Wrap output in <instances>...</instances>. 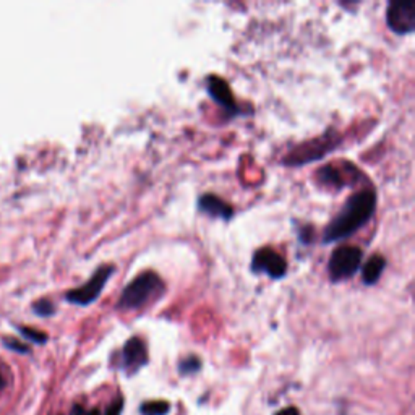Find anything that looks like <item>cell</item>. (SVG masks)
<instances>
[{"mask_svg": "<svg viewBox=\"0 0 415 415\" xmlns=\"http://www.w3.org/2000/svg\"><path fill=\"white\" fill-rule=\"evenodd\" d=\"M378 196L372 187L357 191L346 200L344 206L333 217L331 222L323 230V244L341 242L355 232H359L364 226L368 224L377 213Z\"/></svg>", "mask_w": 415, "mask_h": 415, "instance_id": "1", "label": "cell"}, {"mask_svg": "<svg viewBox=\"0 0 415 415\" xmlns=\"http://www.w3.org/2000/svg\"><path fill=\"white\" fill-rule=\"evenodd\" d=\"M166 294V284L156 271H143L125 285L115 309L120 311H135L150 305Z\"/></svg>", "mask_w": 415, "mask_h": 415, "instance_id": "2", "label": "cell"}, {"mask_svg": "<svg viewBox=\"0 0 415 415\" xmlns=\"http://www.w3.org/2000/svg\"><path fill=\"white\" fill-rule=\"evenodd\" d=\"M339 145H341V137H339V133L334 128H329V130L321 133L320 137L313 138V140L303 141L300 145L294 146L285 154L283 163L289 167L307 166V164L323 159L327 154L333 153Z\"/></svg>", "mask_w": 415, "mask_h": 415, "instance_id": "3", "label": "cell"}, {"mask_svg": "<svg viewBox=\"0 0 415 415\" xmlns=\"http://www.w3.org/2000/svg\"><path fill=\"white\" fill-rule=\"evenodd\" d=\"M364 265V250L355 245H341L334 248L328 261V274L331 283H342L359 273Z\"/></svg>", "mask_w": 415, "mask_h": 415, "instance_id": "4", "label": "cell"}, {"mask_svg": "<svg viewBox=\"0 0 415 415\" xmlns=\"http://www.w3.org/2000/svg\"><path fill=\"white\" fill-rule=\"evenodd\" d=\"M316 182L324 189L344 190L347 187H354L364 180V174L357 169L352 163L347 161H339V163H329L320 167L315 174Z\"/></svg>", "mask_w": 415, "mask_h": 415, "instance_id": "5", "label": "cell"}, {"mask_svg": "<svg viewBox=\"0 0 415 415\" xmlns=\"http://www.w3.org/2000/svg\"><path fill=\"white\" fill-rule=\"evenodd\" d=\"M114 273V265H101L86 283L80 285V287L70 289V291L65 294V298L70 303H75V305L80 307L91 305V303H95L97 298H99L102 291H104L106 284L109 283V279L112 278Z\"/></svg>", "mask_w": 415, "mask_h": 415, "instance_id": "6", "label": "cell"}, {"mask_svg": "<svg viewBox=\"0 0 415 415\" xmlns=\"http://www.w3.org/2000/svg\"><path fill=\"white\" fill-rule=\"evenodd\" d=\"M252 271L255 274H265L270 279L279 281L287 274V261L271 247L258 248L252 258Z\"/></svg>", "mask_w": 415, "mask_h": 415, "instance_id": "7", "label": "cell"}, {"mask_svg": "<svg viewBox=\"0 0 415 415\" xmlns=\"http://www.w3.org/2000/svg\"><path fill=\"white\" fill-rule=\"evenodd\" d=\"M206 89L208 95L211 96V99L216 102L217 106L222 107V110H224L227 117H239V115L247 114V110H245L244 107H240L239 102L235 101L229 83L222 77H217V75H209V77H206Z\"/></svg>", "mask_w": 415, "mask_h": 415, "instance_id": "8", "label": "cell"}, {"mask_svg": "<svg viewBox=\"0 0 415 415\" xmlns=\"http://www.w3.org/2000/svg\"><path fill=\"white\" fill-rule=\"evenodd\" d=\"M386 25L392 33L407 36L415 31V3L390 2L386 7Z\"/></svg>", "mask_w": 415, "mask_h": 415, "instance_id": "9", "label": "cell"}, {"mask_svg": "<svg viewBox=\"0 0 415 415\" xmlns=\"http://www.w3.org/2000/svg\"><path fill=\"white\" fill-rule=\"evenodd\" d=\"M146 364H148V347L145 341L138 336L130 337L125 342L120 354V368L125 370L127 375H135Z\"/></svg>", "mask_w": 415, "mask_h": 415, "instance_id": "10", "label": "cell"}, {"mask_svg": "<svg viewBox=\"0 0 415 415\" xmlns=\"http://www.w3.org/2000/svg\"><path fill=\"white\" fill-rule=\"evenodd\" d=\"M196 206H198L200 213L206 214L213 220H222L227 222L234 217V208L226 200L214 193H203L196 202Z\"/></svg>", "mask_w": 415, "mask_h": 415, "instance_id": "11", "label": "cell"}, {"mask_svg": "<svg viewBox=\"0 0 415 415\" xmlns=\"http://www.w3.org/2000/svg\"><path fill=\"white\" fill-rule=\"evenodd\" d=\"M388 260L381 253H375L362 265V283L365 285H373L381 279L383 271L386 270Z\"/></svg>", "mask_w": 415, "mask_h": 415, "instance_id": "12", "label": "cell"}, {"mask_svg": "<svg viewBox=\"0 0 415 415\" xmlns=\"http://www.w3.org/2000/svg\"><path fill=\"white\" fill-rule=\"evenodd\" d=\"M143 415H167L171 410V404L167 401H148V403L141 404Z\"/></svg>", "mask_w": 415, "mask_h": 415, "instance_id": "13", "label": "cell"}, {"mask_svg": "<svg viewBox=\"0 0 415 415\" xmlns=\"http://www.w3.org/2000/svg\"><path fill=\"white\" fill-rule=\"evenodd\" d=\"M202 370V360H200L198 355H187L185 359H182L180 362H178V373L184 375H193L196 372H200Z\"/></svg>", "mask_w": 415, "mask_h": 415, "instance_id": "14", "label": "cell"}, {"mask_svg": "<svg viewBox=\"0 0 415 415\" xmlns=\"http://www.w3.org/2000/svg\"><path fill=\"white\" fill-rule=\"evenodd\" d=\"M297 239L302 245H310L315 239V227L310 224L300 226L297 230Z\"/></svg>", "mask_w": 415, "mask_h": 415, "instance_id": "15", "label": "cell"}, {"mask_svg": "<svg viewBox=\"0 0 415 415\" xmlns=\"http://www.w3.org/2000/svg\"><path fill=\"white\" fill-rule=\"evenodd\" d=\"M33 309L38 315H52L54 311H56V305H54L52 300H49V298H39V300H36L33 303Z\"/></svg>", "mask_w": 415, "mask_h": 415, "instance_id": "16", "label": "cell"}, {"mask_svg": "<svg viewBox=\"0 0 415 415\" xmlns=\"http://www.w3.org/2000/svg\"><path fill=\"white\" fill-rule=\"evenodd\" d=\"M21 333L25 334L26 337L33 339L34 342H39V344H43V342L47 341V334L43 333V331H38V329L34 328H28V327H21Z\"/></svg>", "mask_w": 415, "mask_h": 415, "instance_id": "17", "label": "cell"}, {"mask_svg": "<svg viewBox=\"0 0 415 415\" xmlns=\"http://www.w3.org/2000/svg\"><path fill=\"white\" fill-rule=\"evenodd\" d=\"M122 409H123V399L117 398L112 404L109 405V407L106 409L104 415H120L122 414Z\"/></svg>", "mask_w": 415, "mask_h": 415, "instance_id": "18", "label": "cell"}, {"mask_svg": "<svg viewBox=\"0 0 415 415\" xmlns=\"http://www.w3.org/2000/svg\"><path fill=\"white\" fill-rule=\"evenodd\" d=\"M5 344H7L8 347H12L13 351H18V352H28V351H29V349H28V346L23 344V342L16 341V339H12V337L5 339Z\"/></svg>", "mask_w": 415, "mask_h": 415, "instance_id": "19", "label": "cell"}, {"mask_svg": "<svg viewBox=\"0 0 415 415\" xmlns=\"http://www.w3.org/2000/svg\"><path fill=\"white\" fill-rule=\"evenodd\" d=\"M70 415H101V412L97 409H84L82 405H73Z\"/></svg>", "mask_w": 415, "mask_h": 415, "instance_id": "20", "label": "cell"}, {"mask_svg": "<svg viewBox=\"0 0 415 415\" xmlns=\"http://www.w3.org/2000/svg\"><path fill=\"white\" fill-rule=\"evenodd\" d=\"M274 415H300V412H298L297 407H294V405H291V407L281 409L279 412H276Z\"/></svg>", "mask_w": 415, "mask_h": 415, "instance_id": "21", "label": "cell"}, {"mask_svg": "<svg viewBox=\"0 0 415 415\" xmlns=\"http://www.w3.org/2000/svg\"><path fill=\"white\" fill-rule=\"evenodd\" d=\"M3 386H5V378H3V375L0 373V390H2Z\"/></svg>", "mask_w": 415, "mask_h": 415, "instance_id": "22", "label": "cell"}]
</instances>
